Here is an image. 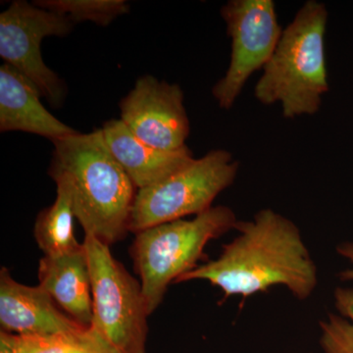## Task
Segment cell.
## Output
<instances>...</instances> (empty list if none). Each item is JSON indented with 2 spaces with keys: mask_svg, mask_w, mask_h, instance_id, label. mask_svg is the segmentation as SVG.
Segmentation results:
<instances>
[{
  "mask_svg": "<svg viewBox=\"0 0 353 353\" xmlns=\"http://www.w3.org/2000/svg\"><path fill=\"white\" fill-rule=\"evenodd\" d=\"M52 143L50 175L69 188L85 234L108 245L123 240L129 232L134 185L109 150L101 129Z\"/></svg>",
  "mask_w": 353,
  "mask_h": 353,
  "instance_id": "7a4b0ae2",
  "label": "cell"
},
{
  "mask_svg": "<svg viewBox=\"0 0 353 353\" xmlns=\"http://www.w3.org/2000/svg\"><path fill=\"white\" fill-rule=\"evenodd\" d=\"M231 38V59L212 94L221 108H233L248 79L263 69L275 52L284 30L273 0H231L221 9Z\"/></svg>",
  "mask_w": 353,
  "mask_h": 353,
  "instance_id": "52a82bcc",
  "label": "cell"
},
{
  "mask_svg": "<svg viewBox=\"0 0 353 353\" xmlns=\"http://www.w3.org/2000/svg\"><path fill=\"white\" fill-rule=\"evenodd\" d=\"M34 6L68 16L74 23H95L108 26L116 18L129 12L124 0H39Z\"/></svg>",
  "mask_w": 353,
  "mask_h": 353,
  "instance_id": "e0dca14e",
  "label": "cell"
},
{
  "mask_svg": "<svg viewBox=\"0 0 353 353\" xmlns=\"http://www.w3.org/2000/svg\"><path fill=\"white\" fill-rule=\"evenodd\" d=\"M1 331L19 336H54L88 328L57 308L41 287L16 282L8 269L0 271Z\"/></svg>",
  "mask_w": 353,
  "mask_h": 353,
  "instance_id": "30bf717a",
  "label": "cell"
},
{
  "mask_svg": "<svg viewBox=\"0 0 353 353\" xmlns=\"http://www.w3.org/2000/svg\"><path fill=\"white\" fill-rule=\"evenodd\" d=\"M92 283V327L122 353H146L148 313L143 287L114 259L108 243L85 234Z\"/></svg>",
  "mask_w": 353,
  "mask_h": 353,
  "instance_id": "8992f818",
  "label": "cell"
},
{
  "mask_svg": "<svg viewBox=\"0 0 353 353\" xmlns=\"http://www.w3.org/2000/svg\"><path fill=\"white\" fill-rule=\"evenodd\" d=\"M239 165L231 152L211 150L161 182L139 189L132 204L129 232L137 234L209 210L216 197L233 185Z\"/></svg>",
  "mask_w": 353,
  "mask_h": 353,
  "instance_id": "5b68a950",
  "label": "cell"
},
{
  "mask_svg": "<svg viewBox=\"0 0 353 353\" xmlns=\"http://www.w3.org/2000/svg\"><path fill=\"white\" fill-rule=\"evenodd\" d=\"M121 121L148 145L176 152L185 148L190 120L180 85L143 76L120 102Z\"/></svg>",
  "mask_w": 353,
  "mask_h": 353,
  "instance_id": "9c48e42d",
  "label": "cell"
},
{
  "mask_svg": "<svg viewBox=\"0 0 353 353\" xmlns=\"http://www.w3.org/2000/svg\"><path fill=\"white\" fill-rule=\"evenodd\" d=\"M32 81L8 64L0 67V131L38 134L51 141L77 134L55 118L41 101Z\"/></svg>",
  "mask_w": 353,
  "mask_h": 353,
  "instance_id": "8fae6325",
  "label": "cell"
},
{
  "mask_svg": "<svg viewBox=\"0 0 353 353\" xmlns=\"http://www.w3.org/2000/svg\"><path fill=\"white\" fill-rule=\"evenodd\" d=\"M233 241L223 246L217 259L199 265L176 283L208 281L219 288L224 299H248L283 285L299 301L312 296L317 287V267L301 231L292 221L262 209L252 220L236 223Z\"/></svg>",
  "mask_w": 353,
  "mask_h": 353,
  "instance_id": "6da1fadb",
  "label": "cell"
},
{
  "mask_svg": "<svg viewBox=\"0 0 353 353\" xmlns=\"http://www.w3.org/2000/svg\"><path fill=\"white\" fill-rule=\"evenodd\" d=\"M0 353H17L16 334L0 332Z\"/></svg>",
  "mask_w": 353,
  "mask_h": 353,
  "instance_id": "d6986e66",
  "label": "cell"
},
{
  "mask_svg": "<svg viewBox=\"0 0 353 353\" xmlns=\"http://www.w3.org/2000/svg\"><path fill=\"white\" fill-rule=\"evenodd\" d=\"M327 23L328 10L322 2L308 0L297 11L255 85L257 101L265 105L281 103L287 119L320 110L329 90Z\"/></svg>",
  "mask_w": 353,
  "mask_h": 353,
  "instance_id": "3957f363",
  "label": "cell"
},
{
  "mask_svg": "<svg viewBox=\"0 0 353 353\" xmlns=\"http://www.w3.org/2000/svg\"><path fill=\"white\" fill-rule=\"evenodd\" d=\"M38 276L39 285L72 319L92 326V283L85 245L68 254L43 256L39 260Z\"/></svg>",
  "mask_w": 353,
  "mask_h": 353,
  "instance_id": "4fadbf2b",
  "label": "cell"
},
{
  "mask_svg": "<svg viewBox=\"0 0 353 353\" xmlns=\"http://www.w3.org/2000/svg\"><path fill=\"white\" fill-rule=\"evenodd\" d=\"M336 252L343 259H347L352 264V268L345 269L340 272L339 277L343 282H352L353 281V241H345L336 246Z\"/></svg>",
  "mask_w": 353,
  "mask_h": 353,
  "instance_id": "ac0fdd59",
  "label": "cell"
},
{
  "mask_svg": "<svg viewBox=\"0 0 353 353\" xmlns=\"http://www.w3.org/2000/svg\"><path fill=\"white\" fill-rule=\"evenodd\" d=\"M54 203L43 209L34 224V239L44 256H59L83 248L74 230L73 201L71 192L63 183L58 182Z\"/></svg>",
  "mask_w": 353,
  "mask_h": 353,
  "instance_id": "5bb4252c",
  "label": "cell"
},
{
  "mask_svg": "<svg viewBox=\"0 0 353 353\" xmlns=\"http://www.w3.org/2000/svg\"><path fill=\"white\" fill-rule=\"evenodd\" d=\"M17 353H122L94 327L54 336H16Z\"/></svg>",
  "mask_w": 353,
  "mask_h": 353,
  "instance_id": "9a60e30c",
  "label": "cell"
},
{
  "mask_svg": "<svg viewBox=\"0 0 353 353\" xmlns=\"http://www.w3.org/2000/svg\"><path fill=\"white\" fill-rule=\"evenodd\" d=\"M101 131L109 150L139 190L161 182L194 159L188 146L166 152L148 145L121 120L108 121Z\"/></svg>",
  "mask_w": 353,
  "mask_h": 353,
  "instance_id": "7c38bea8",
  "label": "cell"
},
{
  "mask_svg": "<svg viewBox=\"0 0 353 353\" xmlns=\"http://www.w3.org/2000/svg\"><path fill=\"white\" fill-rule=\"evenodd\" d=\"M334 299L339 314L320 321V347L324 353H353V288H336Z\"/></svg>",
  "mask_w": 353,
  "mask_h": 353,
  "instance_id": "2e32d148",
  "label": "cell"
},
{
  "mask_svg": "<svg viewBox=\"0 0 353 353\" xmlns=\"http://www.w3.org/2000/svg\"><path fill=\"white\" fill-rule=\"evenodd\" d=\"M74 25L68 16L23 0L13 1L0 14V57L32 81L53 108L61 106L65 88L44 63L41 46L48 37L67 36Z\"/></svg>",
  "mask_w": 353,
  "mask_h": 353,
  "instance_id": "ba28073f",
  "label": "cell"
},
{
  "mask_svg": "<svg viewBox=\"0 0 353 353\" xmlns=\"http://www.w3.org/2000/svg\"><path fill=\"white\" fill-rule=\"evenodd\" d=\"M236 223L234 211L219 205L194 219L164 223L136 234L131 255L150 315L161 304L169 285L205 259L208 243L234 229Z\"/></svg>",
  "mask_w": 353,
  "mask_h": 353,
  "instance_id": "277c9868",
  "label": "cell"
}]
</instances>
